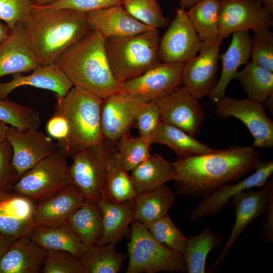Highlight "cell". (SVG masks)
Masks as SVG:
<instances>
[{
    "label": "cell",
    "instance_id": "obj_25",
    "mask_svg": "<svg viewBox=\"0 0 273 273\" xmlns=\"http://www.w3.org/2000/svg\"><path fill=\"white\" fill-rule=\"evenodd\" d=\"M251 36L249 31H237L232 34L231 43L221 55L222 69L217 84L210 94L211 101L216 103L224 97L226 87L235 79L239 68L250 58Z\"/></svg>",
    "mask_w": 273,
    "mask_h": 273
},
{
    "label": "cell",
    "instance_id": "obj_41",
    "mask_svg": "<svg viewBox=\"0 0 273 273\" xmlns=\"http://www.w3.org/2000/svg\"><path fill=\"white\" fill-rule=\"evenodd\" d=\"M250 58L254 63L273 71V33L270 29L253 31Z\"/></svg>",
    "mask_w": 273,
    "mask_h": 273
},
{
    "label": "cell",
    "instance_id": "obj_11",
    "mask_svg": "<svg viewBox=\"0 0 273 273\" xmlns=\"http://www.w3.org/2000/svg\"><path fill=\"white\" fill-rule=\"evenodd\" d=\"M218 23L219 37L223 40L237 31L270 29L273 16L261 0H220Z\"/></svg>",
    "mask_w": 273,
    "mask_h": 273
},
{
    "label": "cell",
    "instance_id": "obj_51",
    "mask_svg": "<svg viewBox=\"0 0 273 273\" xmlns=\"http://www.w3.org/2000/svg\"><path fill=\"white\" fill-rule=\"evenodd\" d=\"M201 0H179V7L181 8L187 9Z\"/></svg>",
    "mask_w": 273,
    "mask_h": 273
},
{
    "label": "cell",
    "instance_id": "obj_2",
    "mask_svg": "<svg viewBox=\"0 0 273 273\" xmlns=\"http://www.w3.org/2000/svg\"><path fill=\"white\" fill-rule=\"evenodd\" d=\"M40 65L53 64L67 48L93 30L86 12L33 7L22 24Z\"/></svg>",
    "mask_w": 273,
    "mask_h": 273
},
{
    "label": "cell",
    "instance_id": "obj_46",
    "mask_svg": "<svg viewBox=\"0 0 273 273\" xmlns=\"http://www.w3.org/2000/svg\"><path fill=\"white\" fill-rule=\"evenodd\" d=\"M123 1L124 0H59L51 5L40 7L53 9H69L88 12L122 5Z\"/></svg>",
    "mask_w": 273,
    "mask_h": 273
},
{
    "label": "cell",
    "instance_id": "obj_28",
    "mask_svg": "<svg viewBox=\"0 0 273 273\" xmlns=\"http://www.w3.org/2000/svg\"><path fill=\"white\" fill-rule=\"evenodd\" d=\"M175 196L165 184L138 194L131 200L133 220L144 224L168 214L174 204Z\"/></svg>",
    "mask_w": 273,
    "mask_h": 273
},
{
    "label": "cell",
    "instance_id": "obj_17",
    "mask_svg": "<svg viewBox=\"0 0 273 273\" xmlns=\"http://www.w3.org/2000/svg\"><path fill=\"white\" fill-rule=\"evenodd\" d=\"M162 122L180 128L195 136L205 118L203 109L185 87L178 89L156 101Z\"/></svg>",
    "mask_w": 273,
    "mask_h": 273
},
{
    "label": "cell",
    "instance_id": "obj_26",
    "mask_svg": "<svg viewBox=\"0 0 273 273\" xmlns=\"http://www.w3.org/2000/svg\"><path fill=\"white\" fill-rule=\"evenodd\" d=\"M29 236L44 250H63L81 258L85 244L67 223L55 225H34Z\"/></svg>",
    "mask_w": 273,
    "mask_h": 273
},
{
    "label": "cell",
    "instance_id": "obj_43",
    "mask_svg": "<svg viewBox=\"0 0 273 273\" xmlns=\"http://www.w3.org/2000/svg\"><path fill=\"white\" fill-rule=\"evenodd\" d=\"M34 6L31 0H0V19L11 29L29 21Z\"/></svg>",
    "mask_w": 273,
    "mask_h": 273
},
{
    "label": "cell",
    "instance_id": "obj_10",
    "mask_svg": "<svg viewBox=\"0 0 273 273\" xmlns=\"http://www.w3.org/2000/svg\"><path fill=\"white\" fill-rule=\"evenodd\" d=\"M214 104L220 117H234L246 125L254 139L253 147L273 146V122L265 113L264 103L248 98L238 99L225 96Z\"/></svg>",
    "mask_w": 273,
    "mask_h": 273
},
{
    "label": "cell",
    "instance_id": "obj_37",
    "mask_svg": "<svg viewBox=\"0 0 273 273\" xmlns=\"http://www.w3.org/2000/svg\"><path fill=\"white\" fill-rule=\"evenodd\" d=\"M0 120L19 129H39L40 114L34 108L9 99H0Z\"/></svg>",
    "mask_w": 273,
    "mask_h": 273
},
{
    "label": "cell",
    "instance_id": "obj_24",
    "mask_svg": "<svg viewBox=\"0 0 273 273\" xmlns=\"http://www.w3.org/2000/svg\"><path fill=\"white\" fill-rule=\"evenodd\" d=\"M47 254L29 235L20 237L0 257V273L41 272Z\"/></svg>",
    "mask_w": 273,
    "mask_h": 273
},
{
    "label": "cell",
    "instance_id": "obj_23",
    "mask_svg": "<svg viewBox=\"0 0 273 273\" xmlns=\"http://www.w3.org/2000/svg\"><path fill=\"white\" fill-rule=\"evenodd\" d=\"M86 17L92 29L98 31L105 39L156 29L134 19L122 5L86 12Z\"/></svg>",
    "mask_w": 273,
    "mask_h": 273
},
{
    "label": "cell",
    "instance_id": "obj_20",
    "mask_svg": "<svg viewBox=\"0 0 273 273\" xmlns=\"http://www.w3.org/2000/svg\"><path fill=\"white\" fill-rule=\"evenodd\" d=\"M39 66L23 25L17 24L0 43V78L31 71Z\"/></svg>",
    "mask_w": 273,
    "mask_h": 273
},
{
    "label": "cell",
    "instance_id": "obj_30",
    "mask_svg": "<svg viewBox=\"0 0 273 273\" xmlns=\"http://www.w3.org/2000/svg\"><path fill=\"white\" fill-rule=\"evenodd\" d=\"M153 143L167 146L177 156L178 159L216 150L200 142L184 130L162 122L154 136Z\"/></svg>",
    "mask_w": 273,
    "mask_h": 273
},
{
    "label": "cell",
    "instance_id": "obj_52",
    "mask_svg": "<svg viewBox=\"0 0 273 273\" xmlns=\"http://www.w3.org/2000/svg\"><path fill=\"white\" fill-rule=\"evenodd\" d=\"M8 127V124L0 120V143L6 139Z\"/></svg>",
    "mask_w": 273,
    "mask_h": 273
},
{
    "label": "cell",
    "instance_id": "obj_15",
    "mask_svg": "<svg viewBox=\"0 0 273 273\" xmlns=\"http://www.w3.org/2000/svg\"><path fill=\"white\" fill-rule=\"evenodd\" d=\"M184 63H162L122 84L121 91L156 101L182 86Z\"/></svg>",
    "mask_w": 273,
    "mask_h": 273
},
{
    "label": "cell",
    "instance_id": "obj_19",
    "mask_svg": "<svg viewBox=\"0 0 273 273\" xmlns=\"http://www.w3.org/2000/svg\"><path fill=\"white\" fill-rule=\"evenodd\" d=\"M35 203L12 189L0 190V232L12 241L29 235L35 225Z\"/></svg>",
    "mask_w": 273,
    "mask_h": 273
},
{
    "label": "cell",
    "instance_id": "obj_31",
    "mask_svg": "<svg viewBox=\"0 0 273 273\" xmlns=\"http://www.w3.org/2000/svg\"><path fill=\"white\" fill-rule=\"evenodd\" d=\"M136 195L130 175L122 167L114 145L108 160L103 199L112 202L122 203L132 200Z\"/></svg>",
    "mask_w": 273,
    "mask_h": 273
},
{
    "label": "cell",
    "instance_id": "obj_47",
    "mask_svg": "<svg viewBox=\"0 0 273 273\" xmlns=\"http://www.w3.org/2000/svg\"><path fill=\"white\" fill-rule=\"evenodd\" d=\"M46 130L51 138L61 142L66 139L69 133L67 119L62 115L54 112L46 124Z\"/></svg>",
    "mask_w": 273,
    "mask_h": 273
},
{
    "label": "cell",
    "instance_id": "obj_39",
    "mask_svg": "<svg viewBox=\"0 0 273 273\" xmlns=\"http://www.w3.org/2000/svg\"><path fill=\"white\" fill-rule=\"evenodd\" d=\"M144 225L157 241L183 255L187 237L176 226L168 213Z\"/></svg>",
    "mask_w": 273,
    "mask_h": 273
},
{
    "label": "cell",
    "instance_id": "obj_14",
    "mask_svg": "<svg viewBox=\"0 0 273 273\" xmlns=\"http://www.w3.org/2000/svg\"><path fill=\"white\" fill-rule=\"evenodd\" d=\"M148 102L122 91L103 99L101 127L104 139L116 146L122 136L128 133L138 113Z\"/></svg>",
    "mask_w": 273,
    "mask_h": 273
},
{
    "label": "cell",
    "instance_id": "obj_48",
    "mask_svg": "<svg viewBox=\"0 0 273 273\" xmlns=\"http://www.w3.org/2000/svg\"><path fill=\"white\" fill-rule=\"evenodd\" d=\"M265 219L262 226L261 234L265 241L270 244L273 243V197L269 201L266 211Z\"/></svg>",
    "mask_w": 273,
    "mask_h": 273
},
{
    "label": "cell",
    "instance_id": "obj_54",
    "mask_svg": "<svg viewBox=\"0 0 273 273\" xmlns=\"http://www.w3.org/2000/svg\"><path fill=\"white\" fill-rule=\"evenodd\" d=\"M264 8L273 16V0H261Z\"/></svg>",
    "mask_w": 273,
    "mask_h": 273
},
{
    "label": "cell",
    "instance_id": "obj_40",
    "mask_svg": "<svg viewBox=\"0 0 273 273\" xmlns=\"http://www.w3.org/2000/svg\"><path fill=\"white\" fill-rule=\"evenodd\" d=\"M122 6L134 19L151 28L159 29L169 24L157 0H124Z\"/></svg>",
    "mask_w": 273,
    "mask_h": 273
},
{
    "label": "cell",
    "instance_id": "obj_8",
    "mask_svg": "<svg viewBox=\"0 0 273 273\" xmlns=\"http://www.w3.org/2000/svg\"><path fill=\"white\" fill-rule=\"evenodd\" d=\"M114 145L104 139L71 157L69 171L73 182L89 202L98 204L104 198L108 160Z\"/></svg>",
    "mask_w": 273,
    "mask_h": 273
},
{
    "label": "cell",
    "instance_id": "obj_27",
    "mask_svg": "<svg viewBox=\"0 0 273 273\" xmlns=\"http://www.w3.org/2000/svg\"><path fill=\"white\" fill-rule=\"evenodd\" d=\"M98 205L102 214L103 234L97 244L116 245L126 236L133 220L131 200L115 203L102 199Z\"/></svg>",
    "mask_w": 273,
    "mask_h": 273
},
{
    "label": "cell",
    "instance_id": "obj_7",
    "mask_svg": "<svg viewBox=\"0 0 273 273\" xmlns=\"http://www.w3.org/2000/svg\"><path fill=\"white\" fill-rule=\"evenodd\" d=\"M68 155L59 147L23 173L12 190L35 202L64 188L74 185Z\"/></svg>",
    "mask_w": 273,
    "mask_h": 273
},
{
    "label": "cell",
    "instance_id": "obj_21",
    "mask_svg": "<svg viewBox=\"0 0 273 273\" xmlns=\"http://www.w3.org/2000/svg\"><path fill=\"white\" fill-rule=\"evenodd\" d=\"M85 200L84 194L74 185L56 191L35 203V225L67 223L69 217Z\"/></svg>",
    "mask_w": 273,
    "mask_h": 273
},
{
    "label": "cell",
    "instance_id": "obj_12",
    "mask_svg": "<svg viewBox=\"0 0 273 273\" xmlns=\"http://www.w3.org/2000/svg\"><path fill=\"white\" fill-rule=\"evenodd\" d=\"M223 40L203 43L194 57L184 63L182 86L198 100L209 96L218 80L220 48Z\"/></svg>",
    "mask_w": 273,
    "mask_h": 273
},
{
    "label": "cell",
    "instance_id": "obj_49",
    "mask_svg": "<svg viewBox=\"0 0 273 273\" xmlns=\"http://www.w3.org/2000/svg\"><path fill=\"white\" fill-rule=\"evenodd\" d=\"M12 242L0 232V257L8 249Z\"/></svg>",
    "mask_w": 273,
    "mask_h": 273
},
{
    "label": "cell",
    "instance_id": "obj_9",
    "mask_svg": "<svg viewBox=\"0 0 273 273\" xmlns=\"http://www.w3.org/2000/svg\"><path fill=\"white\" fill-rule=\"evenodd\" d=\"M273 197V180H268L261 189L247 190L232 199L235 220L231 232L218 257L206 271L213 272L222 265L235 243L245 229L258 217L264 215Z\"/></svg>",
    "mask_w": 273,
    "mask_h": 273
},
{
    "label": "cell",
    "instance_id": "obj_3",
    "mask_svg": "<svg viewBox=\"0 0 273 273\" xmlns=\"http://www.w3.org/2000/svg\"><path fill=\"white\" fill-rule=\"evenodd\" d=\"M78 86L102 99L121 91L108 62L105 38L93 29L64 51L54 63Z\"/></svg>",
    "mask_w": 273,
    "mask_h": 273
},
{
    "label": "cell",
    "instance_id": "obj_5",
    "mask_svg": "<svg viewBox=\"0 0 273 273\" xmlns=\"http://www.w3.org/2000/svg\"><path fill=\"white\" fill-rule=\"evenodd\" d=\"M159 29L105 39L107 58L112 73L121 83L159 65Z\"/></svg>",
    "mask_w": 273,
    "mask_h": 273
},
{
    "label": "cell",
    "instance_id": "obj_18",
    "mask_svg": "<svg viewBox=\"0 0 273 273\" xmlns=\"http://www.w3.org/2000/svg\"><path fill=\"white\" fill-rule=\"evenodd\" d=\"M255 170L253 173L246 178L228 184L203 197L191 212L190 219L196 221L206 216H214L237 194L247 190L262 187L272 174V160L260 161Z\"/></svg>",
    "mask_w": 273,
    "mask_h": 273
},
{
    "label": "cell",
    "instance_id": "obj_32",
    "mask_svg": "<svg viewBox=\"0 0 273 273\" xmlns=\"http://www.w3.org/2000/svg\"><path fill=\"white\" fill-rule=\"evenodd\" d=\"M222 243L221 237L205 226L197 235L187 237L186 247L183 254L188 273H205L208 254Z\"/></svg>",
    "mask_w": 273,
    "mask_h": 273
},
{
    "label": "cell",
    "instance_id": "obj_4",
    "mask_svg": "<svg viewBox=\"0 0 273 273\" xmlns=\"http://www.w3.org/2000/svg\"><path fill=\"white\" fill-rule=\"evenodd\" d=\"M103 99L83 88L73 86L64 97H57L54 112L67 120L69 133L65 140L57 142L71 157L103 140L101 110Z\"/></svg>",
    "mask_w": 273,
    "mask_h": 273
},
{
    "label": "cell",
    "instance_id": "obj_16",
    "mask_svg": "<svg viewBox=\"0 0 273 273\" xmlns=\"http://www.w3.org/2000/svg\"><path fill=\"white\" fill-rule=\"evenodd\" d=\"M6 139L11 144L12 164L19 178L40 160L59 148L50 136L38 129H19L9 126Z\"/></svg>",
    "mask_w": 273,
    "mask_h": 273
},
{
    "label": "cell",
    "instance_id": "obj_45",
    "mask_svg": "<svg viewBox=\"0 0 273 273\" xmlns=\"http://www.w3.org/2000/svg\"><path fill=\"white\" fill-rule=\"evenodd\" d=\"M12 146L5 139L0 143V190L11 189L19 178L12 164Z\"/></svg>",
    "mask_w": 273,
    "mask_h": 273
},
{
    "label": "cell",
    "instance_id": "obj_36",
    "mask_svg": "<svg viewBox=\"0 0 273 273\" xmlns=\"http://www.w3.org/2000/svg\"><path fill=\"white\" fill-rule=\"evenodd\" d=\"M235 79H238L247 95V98L264 103L273 95V71L248 62L239 71Z\"/></svg>",
    "mask_w": 273,
    "mask_h": 273
},
{
    "label": "cell",
    "instance_id": "obj_1",
    "mask_svg": "<svg viewBox=\"0 0 273 273\" xmlns=\"http://www.w3.org/2000/svg\"><path fill=\"white\" fill-rule=\"evenodd\" d=\"M260 161L253 146L216 149L173 162L174 181L179 194L203 198L238 180L255 169Z\"/></svg>",
    "mask_w": 273,
    "mask_h": 273
},
{
    "label": "cell",
    "instance_id": "obj_38",
    "mask_svg": "<svg viewBox=\"0 0 273 273\" xmlns=\"http://www.w3.org/2000/svg\"><path fill=\"white\" fill-rule=\"evenodd\" d=\"M152 141L148 138L132 136L128 133L117 142L116 147L118 157L123 168L131 171L150 156V149Z\"/></svg>",
    "mask_w": 273,
    "mask_h": 273
},
{
    "label": "cell",
    "instance_id": "obj_50",
    "mask_svg": "<svg viewBox=\"0 0 273 273\" xmlns=\"http://www.w3.org/2000/svg\"><path fill=\"white\" fill-rule=\"evenodd\" d=\"M10 29L7 26L0 22V43L8 36Z\"/></svg>",
    "mask_w": 273,
    "mask_h": 273
},
{
    "label": "cell",
    "instance_id": "obj_53",
    "mask_svg": "<svg viewBox=\"0 0 273 273\" xmlns=\"http://www.w3.org/2000/svg\"><path fill=\"white\" fill-rule=\"evenodd\" d=\"M35 6H46L51 5L59 0H31Z\"/></svg>",
    "mask_w": 273,
    "mask_h": 273
},
{
    "label": "cell",
    "instance_id": "obj_35",
    "mask_svg": "<svg viewBox=\"0 0 273 273\" xmlns=\"http://www.w3.org/2000/svg\"><path fill=\"white\" fill-rule=\"evenodd\" d=\"M220 0H201L187 11L188 17L203 43L219 37L218 17Z\"/></svg>",
    "mask_w": 273,
    "mask_h": 273
},
{
    "label": "cell",
    "instance_id": "obj_33",
    "mask_svg": "<svg viewBox=\"0 0 273 273\" xmlns=\"http://www.w3.org/2000/svg\"><path fill=\"white\" fill-rule=\"evenodd\" d=\"M115 244H85L84 252L80 258L83 273H117L121 271L126 259Z\"/></svg>",
    "mask_w": 273,
    "mask_h": 273
},
{
    "label": "cell",
    "instance_id": "obj_34",
    "mask_svg": "<svg viewBox=\"0 0 273 273\" xmlns=\"http://www.w3.org/2000/svg\"><path fill=\"white\" fill-rule=\"evenodd\" d=\"M67 223L85 244H97L102 237V214L97 204L85 200Z\"/></svg>",
    "mask_w": 273,
    "mask_h": 273
},
{
    "label": "cell",
    "instance_id": "obj_22",
    "mask_svg": "<svg viewBox=\"0 0 273 273\" xmlns=\"http://www.w3.org/2000/svg\"><path fill=\"white\" fill-rule=\"evenodd\" d=\"M27 75L12 74L11 80L0 82V99H5L16 88L28 85L48 89L57 97L65 96L73 87L66 74L55 64L40 65Z\"/></svg>",
    "mask_w": 273,
    "mask_h": 273
},
{
    "label": "cell",
    "instance_id": "obj_44",
    "mask_svg": "<svg viewBox=\"0 0 273 273\" xmlns=\"http://www.w3.org/2000/svg\"><path fill=\"white\" fill-rule=\"evenodd\" d=\"M134 122L139 135L150 139L153 142L154 136L162 123L160 110L156 101L147 103L138 113Z\"/></svg>",
    "mask_w": 273,
    "mask_h": 273
},
{
    "label": "cell",
    "instance_id": "obj_6",
    "mask_svg": "<svg viewBox=\"0 0 273 273\" xmlns=\"http://www.w3.org/2000/svg\"><path fill=\"white\" fill-rule=\"evenodd\" d=\"M131 237L127 244L126 273L158 271L187 272L184 255L157 241L145 225L136 220L131 222Z\"/></svg>",
    "mask_w": 273,
    "mask_h": 273
},
{
    "label": "cell",
    "instance_id": "obj_29",
    "mask_svg": "<svg viewBox=\"0 0 273 273\" xmlns=\"http://www.w3.org/2000/svg\"><path fill=\"white\" fill-rule=\"evenodd\" d=\"M131 171L130 175L137 195L175 179L173 162L158 154H151Z\"/></svg>",
    "mask_w": 273,
    "mask_h": 273
},
{
    "label": "cell",
    "instance_id": "obj_13",
    "mask_svg": "<svg viewBox=\"0 0 273 273\" xmlns=\"http://www.w3.org/2000/svg\"><path fill=\"white\" fill-rule=\"evenodd\" d=\"M203 46L186 9L176 10L174 19L160 38L159 57L162 63H185Z\"/></svg>",
    "mask_w": 273,
    "mask_h": 273
},
{
    "label": "cell",
    "instance_id": "obj_42",
    "mask_svg": "<svg viewBox=\"0 0 273 273\" xmlns=\"http://www.w3.org/2000/svg\"><path fill=\"white\" fill-rule=\"evenodd\" d=\"M42 273H83L80 258L63 250L47 251Z\"/></svg>",
    "mask_w": 273,
    "mask_h": 273
}]
</instances>
